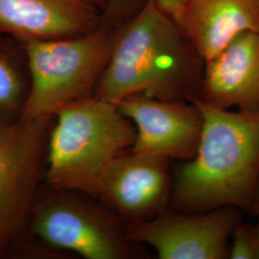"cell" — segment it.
Returning <instances> with one entry per match:
<instances>
[{
  "label": "cell",
  "mask_w": 259,
  "mask_h": 259,
  "mask_svg": "<svg viewBox=\"0 0 259 259\" xmlns=\"http://www.w3.org/2000/svg\"><path fill=\"white\" fill-rule=\"evenodd\" d=\"M204 61L176 19L154 0L116 29L95 97L117 104L142 93L161 101L200 98Z\"/></svg>",
  "instance_id": "obj_1"
},
{
  "label": "cell",
  "mask_w": 259,
  "mask_h": 259,
  "mask_svg": "<svg viewBox=\"0 0 259 259\" xmlns=\"http://www.w3.org/2000/svg\"><path fill=\"white\" fill-rule=\"evenodd\" d=\"M253 215H256L257 222L254 227V240L256 245V259H259V181L256 193H255V201H254V210Z\"/></svg>",
  "instance_id": "obj_16"
},
{
  "label": "cell",
  "mask_w": 259,
  "mask_h": 259,
  "mask_svg": "<svg viewBox=\"0 0 259 259\" xmlns=\"http://www.w3.org/2000/svg\"><path fill=\"white\" fill-rule=\"evenodd\" d=\"M116 105L137 131L132 151L170 160L186 161L195 157L203 129V114L194 103L161 101L137 93Z\"/></svg>",
  "instance_id": "obj_9"
},
{
  "label": "cell",
  "mask_w": 259,
  "mask_h": 259,
  "mask_svg": "<svg viewBox=\"0 0 259 259\" xmlns=\"http://www.w3.org/2000/svg\"><path fill=\"white\" fill-rule=\"evenodd\" d=\"M106 1H107V0H105V2H106ZM105 5H106V4H105Z\"/></svg>",
  "instance_id": "obj_17"
},
{
  "label": "cell",
  "mask_w": 259,
  "mask_h": 259,
  "mask_svg": "<svg viewBox=\"0 0 259 259\" xmlns=\"http://www.w3.org/2000/svg\"><path fill=\"white\" fill-rule=\"evenodd\" d=\"M53 122L54 116L0 118V258L18 250L27 237Z\"/></svg>",
  "instance_id": "obj_6"
},
{
  "label": "cell",
  "mask_w": 259,
  "mask_h": 259,
  "mask_svg": "<svg viewBox=\"0 0 259 259\" xmlns=\"http://www.w3.org/2000/svg\"><path fill=\"white\" fill-rule=\"evenodd\" d=\"M204 62L245 32H259V0H185L176 19Z\"/></svg>",
  "instance_id": "obj_12"
},
{
  "label": "cell",
  "mask_w": 259,
  "mask_h": 259,
  "mask_svg": "<svg viewBox=\"0 0 259 259\" xmlns=\"http://www.w3.org/2000/svg\"><path fill=\"white\" fill-rule=\"evenodd\" d=\"M105 0H0V34L19 42L73 37L99 26Z\"/></svg>",
  "instance_id": "obj_10"
},
{
  "label": "cell",
  "mask_w": 259,
  "mask_h": 259,
  "mask_svg": "<svg viewBox=\"0 0 259 259\" xmlns=\"http://www.w3.org/2000/svg\"><path fill=\"white\" fill-rule=\"evenodd\" d=\"M137 131L117 105L92 96L54 115L47 142L48 187L97 199L114 161L133 147Z\"/></svg>",
  "instance_id": "obj_3"
},
{
  "label": "cell",
  "mask_w": 259,
  "mask_h": 259,
  "mask_svg": "<svg viewBox=\"0 0 259 259\" xmlns=\"http://www.w3.org/2000/svg\"><path fill=\"white\" fill-rule=\"evenodd\" d=\"M30 85L27 62L20 42L0 34V118L19 117Z\"/></svg>",
  "instance_id": "obj_13"
},
{
  "label": "cell",
  "mask_w": 259,
  "mask_h": 259,
  "mask_svg": "<svg viewBox=\"0 0 259 259\" xmlns=\"http://www.w3.org/2000/svg\"><path fill=\"white\" fill-rule=\"evenodd\" d=\"M127 225L89 195L49 187L39 192L28 223L27 234L51 250L71 251L87 259L143 256L130 240Z\"/></svg>",
  "instance_id": "obj_5"
},
{
  "label": "cell",
  "mask_w": 259,
  "mask_h": 259,
  "mask_svg": "<svg viewBox=\"0 0 259 259\" xmlns=\"http://www.w3.org/2000/svg\"><path fill=\"white\" fill-rule=\"evenodd\" d=\"M158 6L165 10L174 19H176L185 0H154Z\"/></svg>",
  "instance_id": "obj_15"
},
{
  "label": "cell",
  "mask_w": 259,
  "mask_h": 259,
  "mask_svg": "<svg viewBox=\"0 0 259 259\" xmlns=\"http://www.w3.org/2000/svg\"><path fill=\"white\" fill-rule=\"evenodd\" d=\"M172 184L170 159L130 149L110 168L97 200L126 225L139 224L167 209Z\"/></svg>",
  "instance_id": "obj_8"
},
{
  "label": "cell",
  "mask_w": 259,
  "mask_h": 259,
  "mask_svg": "<svg viewBox=\"0 0 259 259\" xmlns=\"http://www.w3.org/2000/svg\"><path fill=\"white\" fill-rule=\"evenodd\" d=\"M116 29L101 23L73 37L20 42L30 78L20 115L54 116L65 106L93 96L109 63Z\"/></svg>",
  "instance_id": "obj_4"
},
{
  "label": "cell",
  "mask_w": 259,
  "mask_h": 259,
  "mask_svg": "<svg viewBox=\"0 0 259 259\" xmlns=\"http://www.w3.org/2000/svg\"><path fill=\"white\" fill-rule=\"evenodd\" d=\"M200 99L223 109L259 111V32H245L204 62Z\"/></svg>",
  "instance_id": "obj_11"
},
{
  "label": "cell",
  "mask_w": 259,
  "mask_h": 259,
  "mask_svg": "<svg viewBox=\"0 0 259 259\" xmlns=\"http://www.w3.org/2000/svg\"><path fill=\"white\" fill-rule=\"evenodd\" d=\"M203 114L195 157L173 175L170 204L177 211L203 213L231 206L253 214L259 181V111L223 110L200 98Z\"/></svg>",
  "instance_id": "obj_2"
},
{
  "label": "cell",
  "mask_w": 259,
  "mask_h": 259,
  "mask_svg": "<svg viewBox=\"0 0 259 259\" xmlns=\"http://www.w3.org/2000/svg\"><path fill=\"white\" fill-rule=\"evenodd\" d=\"M240 223L241 210L231 206L203 213L165 209L148 221L127 225L126 233L130 240L151 246L158 258L224 259Z\"/></svg>",
  "instance_id": "obj_7"
},
{
  "label": "cell",
  "mask_w": 259,
  "mask_h": 259,
  "mask_svg": "<svg viewBox=\"0 0 259 259\" xmlns=\"http://www.w3.org/2000/svg\"><path fill=\"white\" fill-rule=\"evenodd\" d=\"M148 0H107L101 23L109 27H120L143 8Z\"/></svg>",
  "instance_id": "obj_14"
}]
</instances>
